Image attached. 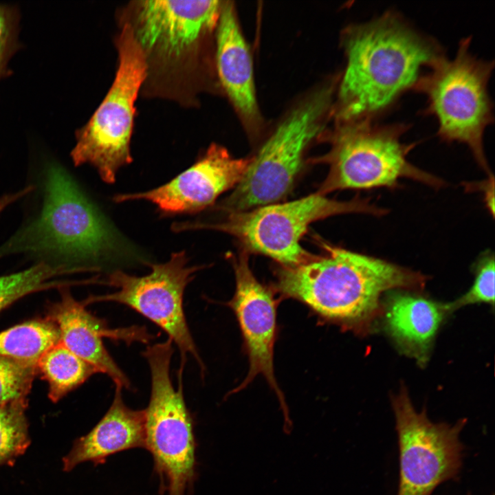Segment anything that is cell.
<instances>
[{"label":"cell","instance_id":"1","mask_svg":"<svg viewBox=\"0 0 495 495\" xmlns=\"http://www.w3.org/2000/svg\"><path fill=\"white\" fill-rule=\"evenodd\" d=\"M342 45L346 65L334 109L338 123L376 121L446 57L434 38L393 10L349 26Z\"/></svg>","mask_w":495,"mask_h":495},{"label":"cell","instance_id":"2","mask_svg":"<svg viewBox=\"0 0 495 495\" xmlns=\"http://www.w3.org/2000/svg\"><path fill=\"white\" fill-rule=\"evenodd\" d=\"M327 254L282 266L277 289L326 320L352 329L368 327L382 311L380 298L395 289H422L428 277L387 261L323 245Z\"/></svg>","mask_w":495,"mask_h":495},{"label":"cell","instance_id":"3","mask_svg":"<svg viewBox=\"0 0 495 495\" xmlns=\"http://www.w3.org/2000/svg\"><path fill=\"white\" fill-rule=\"evenodd\" d=\"M1 254L31 251L74 261L138 258L137 252L82 193L62 167L51 166L41 212Z\"/></svg>","mask_w":495,"mask_h":495},{"label":"cell","instance_id":"4","mask_svg":"<svg viewBox=\"0 0 495 495\" xmlns=\"http://www.w3.org/2000/svg\"><path fill=\"white\" fill-rule=\"evenodd\" d=\"M471 37L463 38L452 59H441L419 80L414 91L427 99L425 115L433 116L444 141L466 144L490 175L483 147L485 129L494 122L488 83L494 61L473 55Z\"/></svg>","mask_w":495,"mask_h":495},{"label":"cell","instance_id":"5","mask_svg":"<svg viewBox=\"0 0 495 495\" xmlns=\"http://www.w3.org/2000/svg\"><path fill=\"white\" fill-rule=\"evenodd\" d=\"M360 212L383 215L386 210L355 197L341 201L319 192L282 204H270L253 209L228 212L214 223L198 221L177 222L175 232L212 229L228 233L241 241L248 249L266 255L283 266L292 267L314 256L300 245L302 236L314 221L333 215Z\"/></svg>","mask_w":495,"mask_h":495},{"label":"cell","instance_id":"6","mask_svg":"<svg viewBox=\"0 0 495 495\" xmlns=\"http://www.w3.org/2000/svg\"><path fill=\"white\" fill-rule=\"evenodd\" d=\"M327 85L296 106L278 124L232 192L217 209L228 212L274 204L291 190L310 144L322 131L333 107V89Z\"/></svg>","mask_w":495,"mask_h":495},{"label":"cell","instance_id":"7","mask_svg":"<svg viewBox=\"0 0 495 495\" xmlns=\"http://www.w3.org/2000/svg\"><path fill=\"white\" fill-rule=\"evenodd\" d=\"M409 127L404 123L381 124L374 120L338 123L331 149L324 157L329 173L318 192L396 188L402 178L434 188L444 186L443 180L408 162L407 155L415 144H406L402 137Z\"/></svg>","mask_w":495,"mask_h":495},{"label":"cell","instance_id":"8","mask_svg":"<svg viewBox=\"0 0 495 495\" xmlns=\"http://www.w3.org/2000/svg\"><path fill=\"white\" fill-rule=\"evenodd\" d=\"M169 338L146 346L142 355L151 373V388L145 411L146 446L153 459L160 491L166 495H186L197 478L194 421L183 394L177 388L170 368L173 354Z\"/></svg>","mask_w":495,"mask_h":495},{"label":"cell","instance_id":"9","mask_svg":"<svg viewBox=\"0 0 495 495\" xmlns=\"http://www.w3.org/2000/svg\"><path fill=\"white\" fill-rule=\"evenodd\" d=\"M118 66L105 98L89 121L76 133L71 152L75 166H94L107 184L131 164L130 143L138 93L147 78L145 57L126 22L117 38Z\"/></svg>","mask_w":495,"mask_h":495},{"label":"cell","instance_id":"10","mask_svg":"<svg viewBox=\"0 0 495 495\" xmlns=\"http://www.w3.org/2000/svg\"><path fill=\"white\" fill-rule=\"evenodd\" d=\"M184 251L171 254L170 259L163 263H147L151 272L137 276L121 270L109 273L98 283L113 287V293L93 296L86 302H113L135 310L166 333L180 353L178 379H182L188 355L198 363L201 373L204 364L188 327L183 298L186 287L195 274L203 266L188 265Z\"/></svg>","mask_w":495,"mask_h":495},{"label":"cell","instance_id":"11","mask_svg":"<svg viewBox=\"0 0 495 495\" xmlns=\"http://www.w3.org/2000/svg\"><path fill=\"white\" fill-rule=\"evenodd\" d=\"M391 404L399 447L397 495H430L460 473L463 452L460 433L467 419L453 425L431 421L425 408L416 410L404 387L392 397Z\"/></svg>","mask_w":495,"mask_h":495},{"label":"cell","instance_id":"12","mask_svg":"<svg viewBox=\"0 0 495 495\" xmlns=\"http://www.w3.org/2000/svg\"><path fill=\"white\" fill-rule=\"evenodd\" d=\"M221 4L219 1L138 2L133 22L127 23L147 68L153 65L177 75L192 68L201 43L216 28Z\"/></svg>","mask_w":495,"mask_h":495},{"label":"cell","instance_id":"13","mask_svg":"<svg viewBox=\"0 0 495 495\" xmlns=\"http://www.w3.org/2000/svg\"><path fill=\"white\" fill-rule=\"evenodd\" d=\"M250 162L235 158L226 148L212 144L195 164L164 185L142 192L118 194L113 200H146L164 215L197 213L236 186Z\"/></svg>","mask_w":495,"mask_h":495},{"label":"cell","instance_id":"14","mask_svg":"<svg viewBox=\"0 0 495 495\" xmlns=\"http://www.w3.org/2000/svg\"><path fill=\"white\" fill-rule=\"evenodd\" d=\"M236 290L229 302L239 324L248 355L249 371L243 382L228 395L246 387L258 375H263L275 392L285 421L289 412L274 376V346L276 338V301L271 291L262 285L250 269L245 254L233 259Z\"/></svg>","mask_w":495,"mask_h":495},{"label":"cell","instance_id":"15","mask_svg":"<svg viewBox=\"0 0 495 495\" xmlns=\"http://www.w3.org/2000/svg\"><path fill=\"white\" fill-rule=\"evenodd\" d=\"M49 319L57 326L60 342L78 357L108 375L116 386L131 389L129 379L107 350L103 339L148 344L154 338L144 326L110 328L104 319L88 311L65 289L60 300L50 310Z\"/></svg>","mask_w":495,"mask_h":495},{"label":"cell","instance_id":"16","mask_svg":"<svg viewBox=\"0 0 495 495\" xmlns=\"http://www.w3.org/2000/svg\"><path fill=\"white\" fill-rule=\"evenodd\" d=\"M215 62L226 94L250 126L260 118L251 54L242 34L234 6L222 2L215 28Z\"/></svg>","mask_w":495,"mask_h":495},{"label":"cell","instance_id":"17","mask_svg":"<svg viewBox=\"0 0 495 495\" xmlns=\"http://www.w3.org/2000/svg\"><path fill=\"white\" fill-rule=\"evenodd\" d=\"M122 389L116 386L112 403L100 421L87 434L77 439L63 459V469L72 470L81 463H105L118 452L146 446L145 411L133 410L124 402Z\"/></svg>","mask_w":495,"mask_h":495},{"label":"cell","instance_id":"18","mask_svg":"<svg viewBox=\"0 0 495 495\" xmlns=\"http://www.w3.org/2000/svg\"><path fill=\"white\" fill-rule=\"evenodd\" d=\"M393 292L384 307L386 329L402 352L424 365L445 317L446 304L406 292Z\"/></svg>","mask_w":495,"mask_h":495},{"label":"cell","instance_id":"19","mask_svg":"<svg viewBox=\"0 0 495 495\" xmlns=\"http://www.w3.org/2000/svg\"><path fill=\"white\" fill-rule=\"evenodd\" d=\"M37 369L49 384L50 399L58 402L67 393L98 373L91 365L78 357L60 341L39 358Z\"/></svg>","mask_w":495,"mask_h":495},{"label":"cell","instance_id":"20","mask_svg":"<svg viewBox=\"0 0 495 495\" xmlns=\"http://www.w3.org/2000/svg\"><path fill=\"white\" fill-rule=\"evenodd\" d=\"M59 341L58 329L50 319L27 322L0 333V356L37 365Z\"/></svg>","mask_w":495,"mask_h":495},{"label":"cell","instance_id":"21","mask_svg":"<svg viewBox=\"0 0 495 495\" xmlns=\"http://www.w3.org/2000/svg\"><path fill=\"white\" fill-rule=\"evenodd\" d=\"M85 272L82 267L41 262L27 270L0 276V310L30 293L56 286H66L58 277Z\"/></svg>","mask_w":495,"mask_h":495},{"label":"cell","instance_id":"22","mask_svg":"<svg viewBox=\"0 0 495 495\" xmlns=\"http://www.w3.org/2000/svg\"><path fill=\"white\" fill-rule=\"evenodd\" d=\"M27 407V397L0 406V466L12 465L30 444Z\"/></svg>","mask_w":495,"mask_h":495},{"label":"cell","instance_id":"23","mask_svg":"<svg viewBox=\"0 0 495 495\" xmlns=\"http://www.w3.org/2000/svg\"><path fill=\"white\" fill-rule=\"evenodd\" d=\"M494 254L482 253L474 265V280L471 288L456 300L446 304L448 314L462 307L475 304L494 305Z\"/></svg>","mask_w":495,"mask_h":495},{"label":"cell","instance_id":"24","mask_svg":"<svg viewBox=\"0 0 495 495\" xmlns=\"http://www.w3.org/2000/svg\"><path fill=\"white\" fill-rule=\"evenodd\" d=\"M37 365L0 356V406L27 397Z\"/></svg>","mask_w":495,"mask_h":495},{"label":"cell","instance_id":"25","mask_svg":"<svg viewBox=\"0 0 495 495\" xmlns=\"http://www.w3.org/2000/svg\"><path fill=\"white\" fill-rule=\"evenodd\" d=\"M19 19L16 6L0 3V80L10 74L9 61L21 47L18 38Z\"/></svg>","mask_w":495,"mask_h":495},{"label":"cell","instance_id":"26","mask_svg":"<svg viewBox=\"0 0 495 495\" xmlns=\"http://www.w3.org/2000/svg\"><path fill=\"white\" fill-rule=\"evenodd\" d=\"M465 188L468 190H480L484 194L485 203L489 209L491 214H494V177L493 174L488 176V178L479 182L466 183Z\"/></svg>","mask_w":495,"mask_h":495},{"label":"cell","instance_id":"27","mask_svg":"<svg viewBox=\"0 0 495 495\" xmlns=\"http://www.w3.org/2000/svg\"><path fill=\"white\" fill-rule=\"evenodd\" d=\"M19 198L20 196L18 193L6 195L0 197V212H1L9 204L15 201Z\"/></svg>","mask_w":495,"mask_h":495},{"label":"cell","instance_id":"28","mask_svg":"<svg viewBox=\"0 0 495 495\" xmlns=\"http://www.w3.org/2000/svg\"><path fill=\"white\" fill-rule=\"evenodd\" d=\"M468 495H470V494H468Z\"/></svg>","mask_w":495,"mask_h":495}]
</instances>
